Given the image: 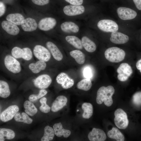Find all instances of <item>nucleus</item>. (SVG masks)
Here are the masks:
<instances>
[{
    "label": "nucleus",
    "mask_w": 141,
    "mask_h": 141,
    "mask_svg": "<svg viewBox=\"0 0 141 141\" xmlns=\"http://www.w3.org/2000/svg\"><path fill=\"white\" fill-rule=\"evenodd\" d=\"M82 108L84 110L82 117L85 119H89L92 116L93 109L92 104L89 103L85 102L82 105Z\"/></svg>",
    "instance_id": "nucleus-31"
},
{
    "label": "nucleus",
    "mask_w": 141,
    "mask_h": 141,
    "mask_svg": "<svg viewBox=\"0 0 141 141\" xmlns=\"http://www.w3.org/2000/svg\"><path fill=\"white\" fill-rule=\"evenodd\" d=\"M12 55L16 59L22 58L26 61L31 60L33 57L31 49L28 47L21 48L18 47H14L11 50Z\"/></svg>",
    "instance_id": "nucleus-5"
},
{
    "label": "nucleus",
    "mask_w": 141,
    "mask_h": 141,
    "mask_svg": "<svg viewBox=\"0 0 141 141\" xmlns=\"http://www.w3.org/2000/svg\"><path fill=\"white\" fill-rule=\"evenodd\" d=\"M81 41L83 47L87 51L90 52H94L96 49L95 43L86 36H83Z\"/></svg>",
    "instance_id": "nucleus-24"
},
{
    "label": "nucleus",
    "mask_w": 141,
    "mask_h": 141,
    "mask_svg": "<svg viewBox=\"0 0 141 141\" xmlns=\"http://www.w3.org/2000/svg\"><path fill=\"white\" fill-rule=\"evenodd\" d=\"M129 40L128 37L122 33L115 31L111 32L110 41L113 43L122 44L127 42Z\"/></svg>",
    "instance_id": "nucleus-16"
},
{
    "label": "nucleus",
    "mask_w": 141,
    "mask_h": 141,
    "mask_svg": "<svg viewBox=\"0 0 141 141\" xmlns=\"http://www.w3.org/2000/svg\"><path fill=\"white\" fill-rule=\"evenodd\" d=\"M63 10L66 15L73 16L83 13L85 11V8L83 6L81 5H68L64 7Z\"/></svg>",
    "instance_id": "nucleus-13"
},
{
    "label": "nucleus",
    "mask_w": 141,
    "mask_h": 141,
    "mask_svg": "<svg viewBox=\"0 0 141 141\" xmlns=\"http://www.w3.org/2000/svg\"><path fill=\"white\" fill-rule=\"evenodd\" d=\"M67 99L65 96L61 95L58 96L52 104L51 110L56 112L62 109L66 104Z\"/></svg>",
    "instance_id": "nucleus-19"
},
{
    "label": "nucleus",
    "mask_w": 141,
    "mask_h": 141,
    "mask_svg": "<svg viewBox=\"0 0 141 141\" xmlns=\"http://www.w3.org/2000/svg\"><path fill=\"white\" fill-rule=\"evenodd\" d=\"M55 134L58 137L63 136L64 138L68 137L70 134V131L63 127L61 122L55 124L53 126Z\"/></svg>",
    "instance_id": "nucleus-23"
},
{
    "label": "nucleus",
    "mask_w": 141,
    "mask_h": 141,
    "mask_svg": "<svg viewBox=\"0 0 141 141\" xmlns=\"http://www.w3.org/2000/svg\"><path fill=\"white\" fill-rule=\"evenodd\" d=\"M118 79L121 81H126L133 73L131 67L127 63H121L117 69Z\"/></svg>",
    "instance_id": "nucleus-7"
},
{
    "label": "nucleus",
    "mask_w": 141,
    "mask_h": 141,
    "mask_svg": "<svg viewBox=\"0 0 141 141\" xmlns=\"http://www.w3.org/2000/svg\"><path fill=\"white\" fill-rule=\"evenodd\" d=\"M47 99L45 97L41 98L40 101V102L41 105L39 107L40 110L42 112L44 113H47L49 112L50 110V107L46 104Z\"/></svg>",
    "instance_id": "nucleus-36"
},
{
    "label": "nucleus",
    "mask_w": 141,
    "mask_h": 141,
    "mask_svg": "<svg viewBox=\"0 0 141 141\" xmlns=\"http://www.w3.org/2000/svg\"><path fill=\"white\" fill-rule=\"evenodd\" d=\"M1 26L4 30L11 35H17L20 31V29L16 25L8 21H3L1 23Z\"/></svg>",
    "instance_id": "nucleus-17"
},
{
    "label": "nucleus",
    "mask_w": 141,
    "mask_h": 141,
    "mask_svg": "<svg viewBox=\"0 0 141 141\" xmlns=\"http://www.w3.org/2000/svg\"><path fill=\"white\" fill-rule=\"evenodd\" d=\"M136 66L137 69L139 70L141 73V59L137 61L136 64Z\"/></svg>",
    "instance_id": "nucleus-44"
},
{
    "label": "nucleus",
    "mask_w": 141,
    "mask_h": 141,
    "mask_svg": "<svg viewBox=\"0 0 141 141\" xmlns=\"http://www.w3.org/2000/svg\"><path fill=\"white\" fill-rule=\"evenodd\" d=\"M24 106L25 113L28 115L33 116L37 112V109L34 104L30 101L25 102Z\"/></svg>",
    "instance_id": "nucleus-30"
},
{
    "label": "nucleus",
    "mask_w": 141,
    "mask_h": 141,
    "mask_svg": "<svg viewBox=\"0 0 141 141\" xmlns=\"http://www.w3.org/2000/svg\"><path fill=\"white\" fill-rule=\"evenodd\" d=\"M114 122L119 128L125 129L128 126L129 121L126 113L122 109L119 108L114 112Z\"/></svg>",
    "instance_id": "nucleus-4"
},
{
    "label": "nucleus",
    "mask_w": 141,
    "mask_h": 141,
    "mask_svg": "<svg viewBox=\"0 0 141 141\" xmlns=\"http://www.w3.org/2000/svg\"><path fill=\"white\" fill-rule=\"evenodd\" d=\"M115 92L114 87L111 85L106 87L102 86L98 90L97 94L96 102L99 104L104 102L108 107L111 106L113 103L112 96Z\"/></svg>",
    "instance_id": "nucleus-1"
},
{
    "label": "nucleus",
    "mask_w": 141,
    "mask_h": 141,
    "mask_svg": "<svg viewBox=\"0 0 141 141\" xmlns=\"http://www.w3.org/2000/svg\"><path fill=\"white\" fill-rule=\"evenodd\" d=\"M34 4L39 5H44L48 4L50 0H31Z\"/></svg>",
    "instance_id": "nucleus-40"
},
{
    "label": "nucleus",
    "mask_w": 141,
    "mask_h": 141,
    "mask_svg": "<svg viewBox=\"0 0 141 141\" xmlns=\"http://www.w3.org/2000/svg\"><path fill=\"white\" fill-rule=\"evenodd\" d=\"M97 26L101 30L107 32L117 31L119 28L118 24L115 21L109 19L100 20L97 23Z\"/></svg>",
    "instance_id": "nucleus-8"
},
{
    "label": "nucleus",
    "mask_w": 141,
    "mask_h": 141,
    "mask_svg": "<svg viewBox=\"0 0 141 141\" xmlns=\"http://www.w3.org/2000/svg\"><path fill=\"white\" fill-rule=\"evenodd\" d=\"M70 54L78 64H81L84 63L85 56L81 51L78 50H74L70 52Z\"/></svg>",
    "instance_id": "nucleus-27"
},
{
    "label": "nucleus",
    "mask_w": 141,
    "mask_h": 141,
    "mask_svg": "<svg viewBox=\"0 0 141 141\" xmlns=\"http://www.w3.org/2000/svg\"><path fill=\"white\" fill-rule=\"evenodd\" d=\"M125 51L122 49L116 47L109 48L104 52L105 58L109 62L118 63L123 60L125 57Z\"/></svg>",
    "instance_id": "nucleus-2"
},
{
    "label": "nucleus",
    "mask_w": 141,
    "mask_h": 141,
    "mask_svg": "<svg viewBox=\"0 0 141 141\" xmlns=\"http://www.w3.org/2000/svg\"><path fill=\"white\" fill-rule=\"evenodd\" d=\"M46 46L55 60L59 61L62 59L63 55L55 44L50 41H48L46 43Z\"/></svg>",
    "instance_id": "nucleus-20"
},
{
    "label": "nucleus",
    "mask_w": 141,
    "mask_h": 141,
    "mask_svg": "<svg viewBox=\"0 0 141 141\" xmlns=\"http://www.w3.org/2000/svg\"><path fill=\"white\" fill-rule=\"evenodd\" d=\"M46 67L45 62L39 60L35 63H31L28 66L29 69L33 73L37 74L45 70Z\"/></svg>",
    "instance_id": "nucleus-22"
},
{
    "label": "nucleus",
    "mask_w": 141,
    "mask_h": 141,
    "mask_svg": "<svg viewBox=\"0 0 141 141\" xmlns=\"http://www.w3.org/2000/svg\"><path fill=\"white\" fill-rule=\"evenodd\" d=\"M67 42L75 48L81 49L83 46L81 40L78 37L74 36H68L65 37Z\"/></svg>",
    "instance_id": "nucleus-29"
},
{
    "label": "nucleus",
    "mask_w": 141,
    "mask_h": 141,
    "mask_svg": "<svg viewBox=\"0 0 141 141\" xmlns=\"http://www.w3.org/2000/svg\"><path fill=\"white\" fill-rule=\"evenodd\" d=\"M92 85L91 81L90 79H83L77 83V88L80 90L87 91L91 88Z\"/></svg>",
    "instance_id": "nucleus-35"
},
{
    "label": "nucleus",
    "mask_w": 141,
    "mask_h": 141,
    "mask_svg": "<svg viewBox=\"0 0 141 141\" xmlns=\"http://www.w3.org/2000/svg\"><path fill=\"white\" fill-rule=\"evenodd\" d=\"M52 81L51 78L47 74H42L39 75L33 81V84L36 87L40 89H44L48 88Z\"/></svg>",
    "instance_id": "nucleus-9"
},
{
    "label": "nucleus",
    "mask_w": 141,
    "mask_h": 141,
    "mask_svg": "<svg viewBox=\"0 0 141 141\" xmlns=\"http://www.w3.org/2000/svg\"><path fill=\"white\" fill-rule=\"evenodd\" d=\"M14 119L16 122H22L28 124H31L33 121L27 113L24 112H18L15 116Z\"/></svg>",
    "instance_id": "nucleus-33"
},
{
    "label": "nucleus",
    "mask_w": 141,
    "mask_h": 141,
    "mask_svg": "<svg viewBox=\"0 0 141 141\" xmlns=\"http://www.w3.org/2000/svg\"><path fill=\"white\" fill-rule=\"evenodd\" d=\"M60 27L63 32L66 33H77L79 30L78 26L72 21H66L62 23Z\"/></svg>",
    "instance_id": "nucleus-21"
},
{
    "label": "nucleus",
    "mask_w": 141,
    "mask_h": 141,
    "mask_svg": "<svg viewBox=\"0 0 141 141\" xmlns=\"http://www.w3.org/2000/svg\"><path fill=\"white\" fill-rule=\"evenodd\" d=\"M19 108L16 105H11L0 114V118L3 122H6L11 120L18 112Z\"/></svg>",
    "instance_id": "nucleus-10"
},
{
    "label": "nucleus",
    "mask_w": 141,
    "mask_h": 141,
    "mask_svg": "<svg viewBox=\"0 0 141 141\" xmlns=\"http://www.w3.org/2000/svg\"><path fill=\"white\" fill-rule=\"evenodd\" d=\"M56 80L57 83L65 89L71 88L74 84L73 80L70 78L67 74L64 72L59 74L56 77Z\"/></svg>",
    "instance_id": "nucleus-12"
},
{
    "label": "nucleus",
    "mask_w": 141,
    "mask_h": 141,
    "mask_svg": "<svg viewBox=\"0 0 141 141\" xmlns=\"http://www.w3.org/2000/svg\"><path fill=\"white\" fill-rule=\"evenodd\" d=\"M107 135L109 138L115 139L117 141H124L125 140L124 135L116 127H113L111 130L109 131Z\"/></svg>",
    "instance_id": "nucleus-25"
},
{
    "label": "nucleus",
    "mask_w": 141,
    "mask_h": 141,
    "mask_svg": "<svg viewBox=\"0 0 141 141\" xmlns=\"http://www.w3.org/2000/svg\"><path fill=\"white\" fill-rule=\"evenodd\" d=\"M88 137L91 141H104L106 139V136L102 130L93 128L89 133Z\"/></svg>",
    "instance_id": "nucleus-15"
},
{
    "label": "nucleus",
    "mask_w": 141,
    "mask_h": 141,
    "mask_svg": "<svg viewBox=\"0 0 141 141\" xmlns=\"http://www.w3.org/2000/svg\"><path fill=\"white\" fill-rule=\"evenodd\" d=\"M67 2L74 5H80L82 4L83 0H65Z\"/></svg>",
    "instance_id": "nucleus-41"
},
{
    "label": "nucleus",
    "mask_w": 141,
    "mask_h": 141,
    "mask_svg": "<svg viewBox=\"0 0 141 141\" xmlns=\"http://www.w3.org/2000/svg\"><path fill=\"white\" fill-rule=\"evenodd\" d=\"M7 21L11 22L16 25H21L24 17L19 13H12L8 14L6 17Z\"/></svg>",
    "instance_id": "nucleus-28"
},
{
    "label": "nucleus",
    "mask_w": 141,
    "mask_h": 141,
    "mask_svg": "<svg viewBox=\"0 0 141 141\" xmlns=\"http://www.w3.org/2000/svg\"><path fill=\"white\" fill-rule=\"evenodd\" d=\"M137 8L141 10V0H133Z\"/></svg>",
    "instance_id": "nucleus-43"
},
{
    "label": "nucleus",
    "mask_w": 141,
    "mask_h": 141,
    "mask_svg": "<svg viewBox=\"0 0 141 141\" xmlns=\"http://www.w3.org/2000/svg\"><path fill=\"white\" fill-rule=\"evenodd\" d=\"M4 62L6 68L10 72L16 74L21 71V68L20 63L12 56L6 55L4 58Z\"/></svg>",
    "instance_id": "nucleus-3"
},
{
    "label": "nucleus",
    "mask_w": 141,
    "mask_h": 141,
    "mask_svg": "<svg viewBox=\"0 0 141 141\" xmlns=\"http://www.w3.org/2000/svg\"><path fill=\"white\" fill-rule=\"evenodd\" d=\"M83 74L85 77L87 79H90L93 76L92 69L89 67H87L84 69Z\"/></svg>",
    "instance_id": "nucleus-39"
},
{
    "label": "nucleus",
    "mask_w": 141,
    "mask_h": 141,
    "mask_svg": "<svg viewBox=\"0 0 141 141\" xmlns=\"http://www.w3.org/2000/svg\"><path fill=\"white\" fill-rule=\"evenodd\" d=\"M57 21L54 18L46 17L41 19L39 22L38 26L40 30L45 31L53 29L56 25Z\"/></svg>",
    "instance_id": "nucleus-14"
},
{
    "label": "nucleus",
    "mask_w": 141,
    "mask_h": 141,
    "mask_svg": "<svg viewBox=\"0 0 141 141\" xmlns=\"http://www.w3.org/2000/svg\"><path fill=\"white\" fill-rule=\"evenodd\" d=\"M21 25L22 30L26 32H31L35 30L38 26L35 20L30 17L24 20Z\"/></svg>",
    "instance_id": "nucleus-18"
},
{
    "label": "nucleus",
    "mask_w": 141,
    "mask_h": 141,
    "mask_svg": "<svg viewBox=\"0 0 141 141\" xmlns=\"http://www.w3.org/2000/svg\"><path fill=\"white\" fill-rule=\"evenodd\" d=\"M133 103L137 107H141V91L136 92L132 98Z\"/></svg>",
    "instance_id": "nucleus-38"
},
{
    "label": "nucleus",
    "mask_w": 141,
    "mask_h": 141,
    "mask_svg": "<svg viewBox=\"0 0 141 141\" xmlns=\"http://www.w3.org/2000/svg\"><path fill=\"white\" fill-rule=\"evenodd\" d=\"M15 136V133L12 130L4 128H0V141H4L5 139H12Z\"/></svg>",
    "instance_id": "nucleus-26"
},
{
    "label": "nucleus",
    "mask_w": 141,
    "mask_h": 141,
    "mask_svg": "<svg viewBox=\"0 0 141 141\" xmlns=\"http://www.w3.org/2000/svg\"><path fill=\"white\" fill-rule=\"evenodd\" d=\"M117 12L119 17L123 20L133 19L137 15V12L130 8L125 7H120L117 9Z\"/></svg>",
    "instance_id": "nucleus-11"
},
{
    "label": "nucleus",
    "mask_w": 141,
    "mask_h": 141,
    "mask_svg": "<svg viewBox=\"0 0 141 141\" xmlns=\"http://www.w3.org/2000/svg\"><path fill=\"white\" fill-rule=\"evenodd\" d=\"M47 93V91L46 90L44 89H41L38 94L31 95L29 97V100L31 102L34 101L42 97Z\"/></svg>",
    "instance_id": "nucleus-37"
},
{
    "label": "nucleus",
    "mask_w": 141,
    "mask_h": 141,
    "mask_svg": "<svg viewBox=\"0 0 141 141\" xmlns=\"http://www.w3.org/2000/svg\"><path fill=\"white\" fill-rule=\"evenodd\" d=\"M79 111V110H77V111Z\"/></svg>",
    "instance_id": "nucleus-45"
},
{
    "label": "nucleus",
    "mask_w": 141,
    "mask_h": 141,
    "mask_svg": "<svg viewBox=\"0 0 141 141\" xmlns=\"http://www.w3.org/2000/svg\"><path fill=\"white\" fill-rule=\"evenodd\" d=\"M5 5L2 2H0V16L1 17L5 13Z\"/></svg>",
    "instance_id": "nucleus-42"
},
{
    "label": "nucleus",
    "mask_w": 141,
    "mask_h": 141,
    "mask_svg": "<svg viewBox=\"0 0 141 141\" xmlns=\"http://www.w3.org/2000/svg\"><path fill=\"white\" fill-rule=\"evenodd\" d=\"M10 92L8 83L3 80H0V96L6 98L10 95Z\"/></svg>",
    "instance_id": "nucleus-32"
},
{
    "label": "nucleus",
    "mask_w": 141,
    "mask_h": 141,
    "mask_svg": "<svg viewBox=\"0 0 141 141\" xmlns=\"http://www.w3.org/2000/svg\"><path fill=\"white\" fill-rule=\"evenodd\" d=\"M33 53L35 57L39 60L47 62L51 58V54L49 50L40 45H36L34 47Z\"/></svg>",
    "instance_id": "nucleus-6"
},
{
    "label": "nucleus",
    "mask_w": 141,
    "mask_h": 141,
    "mask_svg": "<svg viewBox=\"0 0 141 141\" xmlns=\"http://www.w3.org/2000/svg\"><path fill=\"white\" fill-rule=\"evenodd\" d=\"M43 136L41 139L42 141H49L52 140L55 136L54 129L49 126H46L44 128Z\"/></svg>",
    "instance_id": "nucleus-34"
}]
</instances>
